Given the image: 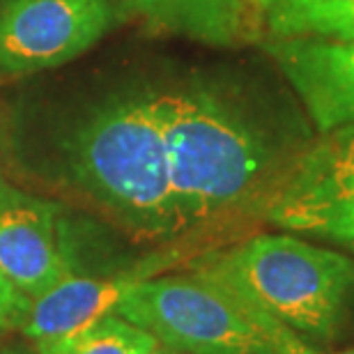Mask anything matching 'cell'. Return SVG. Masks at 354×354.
I'll list each match as a JSON object with an SVG mask.
<instances>
[{"label": "cell", "instance_id": "cell-10", "mask_svg": "<svg viewBox=\"0 0 354 354\" xmlns=\"http://www.w3.org/2000/svg\"><path fill=\"white\" fill-rule=\"evenodd\" d=\"M274 39L354 41V0H251Z\"/></svg>", "mask_w": 354, "mask_h": 354}, {"label": "cell", "instance_id": "cell-15", "mask_svg": "<svg viewBox=\"0 0 354 354\" xmlns=\"http://www.w3.org/2000/svg\"><path fill=\"white\" fill-rule=\"evenodd\" d=\"M150 354H184V352H180V350H175V348H168V345H157Z\"/></svg>", "mask_w": 354, "mask_h": 354}, {"label": "cell", "instance_id": "cell-4", "mask_svg": "<svg viewBox=\"0 0 354 354\" xmlns=\"http://www.w3.org/2000/svg\"><path fill=\"white\" fill-rule=\"evenodd\" d=\"M115 315L187 354H274L249 310L198 274L133 279Z\"/></svg>", "mask_w": 354, "mask_h": 354}, {"label": "cell", "instance_id": "cell-7", "mask_svg": "<svg viewBox=\"0 0 354 354\" xmlns=\"http://www.w3.org/2000/svg\"><path fill=\"white\" fill-rule=\"evenodd\" d=\"M0 272L30 299L72 274L55 207L7 184H0Z\"/></svg>", "mask_w": 354, "mask_h": 354}, {"label": "cell", "instance_id": "cell-16", "mask_svg": "<svg viewBox=\"0 0 354 354\" xmlns=\"http://www.w3.org/2000/svg\"><path fill=\"white\" fill-rule=\"evenodd\" d=\"M140 3H168V0H140Z\"/></svg>", "mask_w": 354, "mask_h": 354}, {"label": "cell", "instance_id": "cell-12", "mask_svg": "<svg viewBox=\"0 0 354 354\" xmlns=\"http://www.w3.org/2000/svg\"><path fill=\"white\" fill-rule=\"evenodd\" d=\"M242 306H244V304H242ZM246 310L253 315V320H256L260 331L267 336V341H269V345H272L274 354H354V350H348V352H320L317 348H313V343H310L308 338L299 336L297 331L286 327V324H281L279 320H274V317H269L265 313H258V310H251V308H246Z\"/></svg>", "mask_w": 354, "mask_h": 354}, {"label": "cell", "instance_id": "cell-14", "mask_svg": "<svg viewBox=\"0 0 354 354\" xmlns=\"http://www.w3.org/2000/svg\"><path fill=\"white\" fill-rule=\"evenodd\" d=\"M0 354H35V348L28 350V348H24V345H12V348L0 350Z\"/></svg>", "mask_w": 354, "mask_h": 354}, {"label": "cell", "instance_id": "cell-11", "mask_svg": "<svg viewBox=\"0 0 354 354\" xmlns=\"http://www.w3.org/2000/svg\"><path fill=\"white\" fill-rule=\"evenodd\" d=\"M159 341L115 313L72 336L32 345L35 354H150Z\"/></svg>", "mask_w": 354, "mask_h": 354}, {"label": "cell", "instance_id": "cell-2", "mask_svg": "<svg viewBox=\"0 0 354 354\" xmlns=\"http://www.w3.org/2000/svg\"><path fill=\"white\" fill-rule=\"evenodd\" d=\"M246 308L299 336L336 341L354 299V260L292 235H258L196 265Z\"/></svg>", "mask_w": 354, "mask_h": 354}, {"label": "cell", "instance_id": "cell-1", "mask_svg": "<svg viewBox=\"0 0 354 354\" xmlns=\"http://www.w3.org/2000/svg\"><path fill=\"white\" fill-rule=\"evenodd\" d=\"M164 124L177 235L263 209L288 164L258 129L203 90L154 95Z\"/></svg>", "mask_w": 354, "mask_h": 354}, {"label": "cell", "instance_id": "cell-3", "mask_svg": "<svg viewBox=\"0 0 354 354\" xmlns=\"http://www.w3.org/2000/svg\"><path fill=\"white\" fill-rule=\"evenodd\" d=\"M76 182L143 239L177 237L164 124L154 95L120 99L92 115L72 143Z\"/></svg>", "mask_w": 354, "mask_h": 354}, {"label": "cell", "instance_id": "cell-8", "mask_svg": "<svg viewBox=\"0 0 354 354\" xmlns=\"http://www.w3.org/2000/svg\"><path fill=\"white\" fill-rule=\"evenodd\" d=\"M267 51L317 129L354 124V41L274 39Z\"/></svg>", "mask_w": 354, "mask_h": 354}, {"label": "cell", "instance_id": "cell-9", "mask_svg": "<svg viewBox=\"0 0 354 354\" xmlns=\"http://www.w3.org/2000/svg\"><path fill=\"white\" fill-rule=\"evenodd\" d=\"M131 281V276L95 279V276H76L72 272L46 292L30 299L21 334L32 345L72 336L102 317L115 313V306Z\"/></svg>", "mask_w": 354, "mask_h": 354}, {"label": "cell", "instance_id": "cell-5", "mask_svg": "<svg viewBox=\"0 0 354 354\" xmlns=\"http://www.w3.org/2000/svg\"><path fill=\"white\" fill-rule=\"evenodd\" d=\"M265 218L354 251V124L320 131V138L290 161Z\"/></svg>", "mask_w": 354, "mask_h": 354}, {"label": "cell", "instance_id": "cell-6", "mask_svg": "<svg viewBox=\"0 0 354 354\" xmlns=\"http://www.w3.org/2000/svg\"><path fill=\"white\" fill-rule=\"evenodd\" d=\"M109 0H7L0 7V69L30 74L79 58L109 30Z\"/></svg>", "mask_w": 354, "mask_h": 354}, {"label": "cell", "instance_id": "cell-13", "mask_svg": "<svg viewBox=\"0 0 354 354\" xmlns=\"http://www.w3.org/2000/svg\"><path fill=\"white\" fill-rule=\"evenodd\" d=\"M28 308H30V297H26L7 276L0 272V331L21 329Z\"/></svg>", "mask_w": 354, "mask_h": 354}]
</instances>
